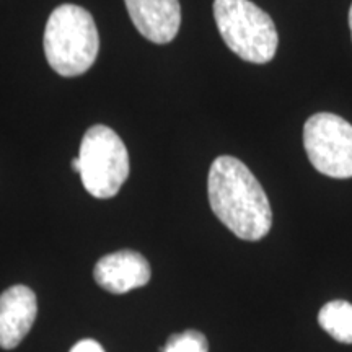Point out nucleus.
I'll return each mask as SVG.
<instances>
[{
  "instance_id": "obj_1",
  "label": "nucleus",
  "mask_w": 352,
  "mask_h": 352,
  "mask_svg": "<svg viewBox=\"0 0 352 352\" xmlns=\"http://www.w3.org/2000/svg\"><path fill=\"white\" fill-rule=\"evenodd\" d=\"M210 208L220 222L241 240L258 241L271 230L272 210L266 192L239 158L222 155L208 176Z\"/></svg>"
},
{
  "instance_id": "obj_2",
  "label": "nucleus",
  "mask_w": 352,
  "mask_h": 352,
  "mask_svg": "<svg viewBox=\"0 0 352 352\" xmlns=\"http://www.w3.org/2000/svg\"><path fill=\"white\" fill-rule=\"evenodd\" d=\"M98 50V30L90 12L74 3L54 8L44 30V54L59 76L85 74L95 64Z\"/></svg>"
},
{
  "instance_id": "obj_3",
  "label": "nucleus",
  "mask_w": 352,
  "mask_h": 352,
  "mask_svg": "<svg viewBox=\"0 0 352 352\" xmlns=\"http://www.w3.org/2000/svg\"><path fill=\"white\" fill-rule=\"evenodd\" d=\"M219 33L236 56L253 64L270 63L277 51L274 21L250 0H214Z\"/></svg>"
},
{
  "instance_id": "obj_4",
  "label": "nucleus",
  "mask_w": 352,
  "mask_h": 352,
  "mask_svg": "<svg viewBox=\"0 0 352 352\" xmlns=\"http://www.w3.org/2000/svg\"><path fill=\"white\" fill-rule=\"evenodd\" d=\"M80 179L87 192L109 199L120 192L129 176V153L111 127L96 124L83 135L78 152Z\"/></svg>"
},
{
  "instance_id": "obj_5",
  "label": "nucleus",
  "mask_w": 352,
  "mask_h": 352,
  "mask_svg": "<svg viewBox=\"0 0 352 352\" xmlns=\"http://www.w3.org/2000/svg\"><path fill=\"white\" fill-rule=\"evenodd\" d=\"M310 164L329 178H352V126L333 113L314 114L303 127Z\"/></svg>"
},
{
  "instance_id": "obj_6",
  "label": "nucleus",
  "mask_w": 352,
  "mask_h": 352,
  "mask_svg": "<svg viewBox=\"0 0 352 352\" xmlns=\"http://www.w3.org/2000/svg\"><path fill=\"white\" fill-rule=\"evenodd\" d=\"M151 264L132 250L107 254L95 264L94 277L101 289L111 294H126L144 287L151 280Z\"/></svg>"
},
{
  "instance_id": "obj_7",
  "label": "nucleus",
  "mask_w": 352,
  "mask_h": 352,
  "mask_svg": "<svg viewBox=\"0 0 352 352\" xmlns=\"http://www.w3.org/2000/svg\"><path fill=\"white\" fill-rule=\"evenodd\" d=\"M127 13L138 32L148 41H173L182 25L179 0H124Z\"/></svg>"
},
{
  "instance_id": "obj_8",
  "label": "nucleus",
  "mask_w": 352,
  "mask_h": 352,
  "mask_svg": "<svg viewBox=\"0 0 352 352\" xmlns=\"http://www.w3.org/2000/svg\"><path fill=\"white\" fill-rule=\"evenodd\" d=\"M38 315L36 296L26 285H13L0 296V347L13 349L23 341Z\"/></svg>"
},
{
  "instance_id": "obj_9",
  "label": "nucleus",
  "mask_w": 352,
  "mask_h": 352,
  "mask_svg": "<svg viewBox=\"0 0 352 352\" xmlns=\"http://www.w3.org/2000/svg\"><path fill=\"white\" fill-rule=\"evenodd\" d=\"M318 323L333 340L352 344V303L346 300L328 302L321 307Z\"/></svg>"
},
{
  "instance_id": "obj_10",
  "label": "nucleus",
  "mask_w": 352,
  "mask_h": 352,
  "mask_svg": "<svg viewBox=\"0 0 352 352\" xmlns=\"http://www.w3.org/2000/svg\"><path fill=\"white\" fill-rule=\"evenodd\" d=\"M162 352H209L208 338L196 329L171 334Z\"/></svg>"
},
{
  "instance_id": "obj_11",
  "label": "nucleus",
  "mask_w": 352,
  "mask_h": 352,
  "mask_svg": "<svg viewBox=\"0 0 352 352\" xmlns=\"http://www.w3.org/2000/svg\"><path fill=\"white\" fill-rule=\"evenodd\" d=\"M70 352H104L100 342L94 340H82L70 349Z\"/></svg>"
},
{
  "instance_id": "obj_12",
  "label": "nucleus",
  "mask_w": 352,
  "mask_h": 352,
  "mask_svg": "<svg viewBox=\"0 0 352 352\" xmlns=\"http://www.w3.org/2000/svg\"><path fill=\"white\" fill-rule=\"evenodd\" d=\"M72 170L76 171V173H80V160H78V157L72 160Z\"/></svg>"
},
{
  "instance_id": "obj_13",
  "label": "nucleus",
  "mask_w": 352,
  "mask_h": 352,
  "mask_svg": "<svg viewBox=\"0 0 352 352\" xmlns=\"http://www.w3.org/2000/svg\"><path fill=\"white\" fill-rule=\"evenodd\" d=\"M349 28H351V38H352V3H351V10H349Z\"/></svg>"
}]
</instances>
